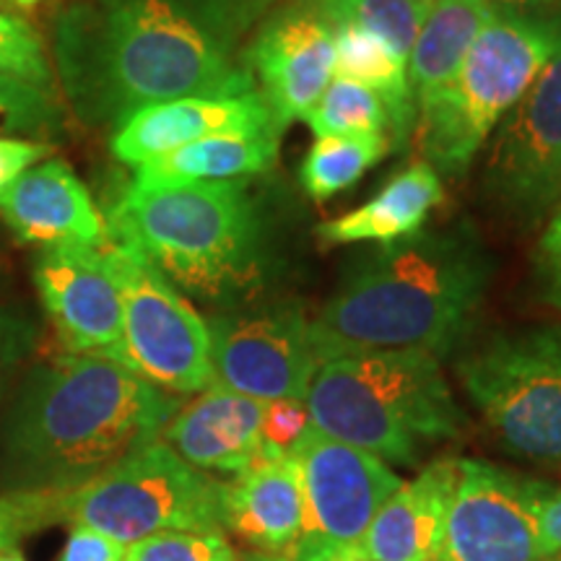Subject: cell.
Wrapping results in <instances>:
<instances>
[{
	"label": "cell",
	"instance_id": "8992f818",
	"mask_svg": "<svg viewBox=\"0 0 561 561\" xmlns=\"http://www.w3.org/2000/svg\"><path fill=\"white\" fill-rule=\"evenodd\" d=\"M559 47L561 16L538 19L494 9L455 79L419 102L426 164L445 178H462Z\"/></svg>",
	"mask_w": 561,
	"mask_h": 561
},
{
	"label": "cell",
	"instance_id": "603a6c76",
	"mask_svg": "<svg viewBox=\"0 0 561 561\" xmlns=\"http://www.w3.org/2000/svg\"><path fill=\"white\" fill-rule=\"evenodd\" d=\"M491 13L494 5L489 0H437L430 5L409 55V81L416 107L455 79Z\"/></svg>",
	"mask_w": 561,
	"mask_h": 561
},
{
	"label": "cell",
	"instance_id": "4fadbf2b",
	"mask_svg": "<svg viewBox=\"0 0 561 561\" xmlns=\"http://www.w3.org/2000/svg\"><path fill=\"white\" fill-rule=\"evenodd\" d=\"M240 62L284 130L333 81L335 30L314 0H284L255 26Z\"/></svg>",
	"mask_w": 561,
	"mask_h": 561
},
{
	"label": "cell",
	"instance_id": "60d3db41",
	"mask_svg": "<svg viewBox=\"0 0 561 561\" xmlns=\"http://www.w3.org/2000/svg\"><path fill=\"white\" fill-rule=\"evenodd\" d=\"M11 3H16L19 9H34V5H39L42 0H11Z\"/></svg>",
	"mask_w": 561,
	"mask_h": 561
},
{
	"label": "cell",
	"instance_id": "d590c367",
	"mask_svg": "<svg viewBox=\"0 0 561 561\" xmlns=\"http://www.w3.org/2000/svg\"><path fill=\"white\" fill-rule=\"evenodd\" d=\"M55 146L37 138H19L11 133H0V191L13 185L21 174L42 164V159L53 157Z\"/></svg>",
	"mask_w": 561,
	"mask_h": 561
},
{
	"label": "cell",
	"instance_id": "484cf974",
	"mask_svg": "<svg viewBox=\"0 0 561 561\" xmlns=\"http://www.w3.org/2000/svg\"><path fill=\"white\" fill-rule=\"evenodd\" d=\"M314 3L322 16L331 21L333 30L351 26L375 34L405 60L430 11L419 0H314Z\"/></svg>",
	"mask_w": 561,
	"mask_h": 561
},
{
	"label": "cell",
	"instance_id": "ac0fdd59",
	"mask_svg": "<svg viewBox=\"0 0 561 561\" xmlns=\"http://www.w3.org/2000/svg\"><path fill=\"white\" fill-rule=\"evenodd\" d=\"M0 219L19 242L37 248H100L107 219L66 161L32 167L0 191Z\"/></svg>",
	"mask_w": 561,
	"mask_h": 561
},
{
	"label": "cell",
	"instance_id": "1f68e13d",
	"mask_svg": "<svg viewBox=\"0 0 561 561\" xmlns=\"http://www.w3.org/2000/svg\"><path fill=\"white\" fill-rule=\"evenodd\" d=\"M58 500L60 494L0 491V551L60 523Z\"/></svg>",
	"mask_w": 561,
	"mask_h": 561
},
{
	"label": "cell",
	"instance_id": "cb8c5ba5",
	"mask_svg": "<svg viewBox=\"0 0 561 561\" xmlns=\"http://www.w3.org/2000/svg\"><path fill=\"white\" fill-rule=\"evenodd\" d=\"M335 79H346L375 91L390 117L392 149L403 146L416 128V100L409 81V60L380 37L351 26L335 30Z\"/></svg>",
	"mask_w": 561,
	"mask_h": 561
},
{
	"label": "cell",
	"instance_id": "4dcf8cb0",
	"mask_svg": "<svg viewBox=\"0 0 561 561\" xmlns=\"http://www.w3.org/2000/svg\"><path fill=\"white\" fill-rule=\"evenodd\" d=\"M62 128V104L58 96L0 76V133L53 136Z\"/></svg>",
	"mask_w": 561,
	"mask_h": 561
},
{
	"label": "cell",
	"instance_id": "4316f807",
	"mask_svg": "<svg viewBox=\"0 0 561 561\" xmlns=\"http://www.w3.org/2000/svg\"><path fill=\"white\" fill-rule=\"evenodd\" d=\"M314 136L356 138V136H390V117L375 91L346 79H333L322 96L305 115Z\"/></svg>",
	"mask_w": 561,
	"mask_h": 561
},
{
	"label": "cell",
	"instance_id": "f1b7e54d",
	"mask_svg": "<svg viewBox=\"0 0 561 561\" xmlns=\"http://www.w3.org/2000/svg\"><path fill=\"white\" fill-rule=\"evenodd\" d=\"M214 37L224 50L237 55L242 39L284 0H174Z\"/></svg>",
	"mask_w": 561,
	"mask_h": 561
},
{
	"label": "cell",
	"instance_id": "d6986e66",
	"mask_svg": "<svg viewBox=\"0 0 561 561\" xmlns=\"http://www.w3.org/2000/svg\"><path fill=\"white\" fill-rule=\"evenodd\" d=\"M458 479V458L430 462L382 504L359 541L369 561H437L447 507Z\"/></svg>",
	"mask_w": 561,
	"mask_h": 561
},
{
	"label": "cell",
	"instance_id": "ee69618b",
	"mask_svg": "<svg viewBox=\"0 0 561 561\" xmlns=\"http://www.w3.org/2000/svg\"><path fill=\"white\" fill-rule=\"evenodd\" d=\"M546 561H561V559H546Z\"/></svg>",
	"mask_w": 561,
	"mask_h": 561
},
{
	"label": "cell",
	"instance_id": "7c38bea8",
	"mask_svg": "<svg viewBox=\"0 0 561 561\" xmlns=\"http://www.w3.org/2000/svg\"><path fill=\"white\" fill-rule=\"evenodd\" d=\"M551 559L533 512L525 476L486 460L458 458L437 561Z\"/></svg>",
	"mask_w": 561,
	"mask_h": 561
},
{
	"label": "cell",
	"instance_id": "9c48e42d",
	"mask_svg": "<svg viewBox=\"0 0 561 561\" xmlns=\"http://www.w3.org/2000/svg\"><path fill=\"white\" fill-rule=\"evenodd\" d=\"M110 268L123 294L117 364L170 396H198L214 385L208 322L128 242L107 234Z\"/></svg>",
	"mask_w": 561,
	"mask_h": 561
},
{
	"label": "cell",
	"instance_id": "836d02e7",
	"mask_svg": "<svg viewBox=\"0 0 561 561\" xmlns=\"http://www.w3.org/2000/svg\"><path fill=\"white\" fill-rule=\"evenodd\" d=\"M533 284L543 305L561 312V201L533 252Z\"/></svg>",
	"mask_w": 561,
	"mask_h": 561
},
{
	"label": "cell",
	"instance_id": "8d00e7d4",
	"mask_svg": "<svg viewBox=\"0 0 561 561\" xmlns=\"http://www.w3.org/2000/svg\"><path fill=\"white\" fill-rule=\"evenodd\" d=\"M525 486L551 559H561V486L538 479H525Z\"/></svg>",
	"mask_w": 561,
	"mask_h": 561
},
{
	"label": "cell",
	"instance_id": "8fae6325",
	"mask_svg": "<svg viewBox=\"0 0 561 561\" xmlns=\"http://www.w3.org/2000/svg\"><path fill=\"white\" fill-rule=\"evenodd\" d=\"M208 322L214 385L255 401H305L320 362L294 301L216 312Z\"/></svg>",
	"mask_w": 561,
	"mask_h": 561
},
{
	"label": "cell",
	"instance_id": "277c9868",
	"mask_svg": "<svg viewBox=\"0 0 561 561\" xmlns=\"http://www.w3.org/2000/svg\"><path fill=\"white\" fill-rule=\"evenodd\" d=\"M107 234L136 248L174 289L219 305L255 291L271 263L268 219L250 180L128 187L110 210Z\"/></svg>",
	"mask_w": 561,
	"mask_h": 561
},
{
	"label": "cell",
	"instance_id": "7402d4cb",
	"mask_svg": "<svg viewBox=\"0 0 561 561\" xmlns=\"http://www.w3.org/2000/svg\"><path fill=\"white\" fill-rule=\"evenodd\" d=\"M278 140L280 130L229 133V136L195 140L191 146H182L167 157L138 167L130 187L140 193H153L201 185V182L250 180L276 164Z\"/></svg>",
	"mask_w": 561,
	"mask_h": 561
},
{
	"label": "cell",
	"instance_id": "d6a6232c",
	"mask_svg": "<svg viewBox=\"0 0 561 561\" xmlns=\"http://www.w3.org/2000/svg\"><path fill=\"white\" fill-rule=\"evenodd\" d=\"M37 348V328L16 310H0V403Z\"/></svg>",
	"mask_w": 561,
	"mask_h": 561
},
{
	"label": "cell",
	"instance_id": "b9f144b4",
	"mask_svg": "<svg viewBox=\"0 0 561 561\" xmlns=\"http://www.w3.org/2000/svg\"><path fill=\"white\" fill-rule=\"evenodd\" d=\"M419 3H424V5H426V9H430V5H434V3H437V0H419Z\"/></svg>",
	"mask_w": 561,
	"mask_h": 561
},
{
	"label": "cell",
	"instance_id": "6da1fadb",
	"mask_svg": "<svg viewBox=\"0 0 561 561\" xmlns=\"http://www.w3.org/2000/svg\"><path fill=\"white\" fill-rule=\"evenodd\" d=\"M60 96L89 128L151 104L255 91L242 62L174 0H70L53 21Z\"/></svg>",
	"mask_w": 561,
	"mask_h": 561
},
{
	"label": "cell",
	"instance_id": "ffe728a7",
	"mask_svg": "<svg viewBox=\"0 0 561 561\" xmlns=\"http://www.w3.org/2000/svg\"><path fill=\"white\" fill-rule=\"evenodd\" d=\"M305 491L289 453L224 483V528L257 553L286 549L305 533Z\"/></svg>",
	"mask_w": 561,
	"mask_h": 561
},
{
	"label": "cell",
	"instance_id": "5b68a950",
	"mask_svg": "<svg viewBox=\"0 0 561 561\" xmlns=\"http://www.w3.org/2000/svg\"><path fill=\"white\" fill-rule=\"evenodd\" d=\"M305 405L314 430L392 466H416L430 447L466 430L439 359L426 351H369L322 362Z\"/></svg>",
	"mask_w": 561,
	"mask_h": 561
},
{
	"label": "cell",
	"instance_id": "3957f363",
	"mask_svg": "<svg viewBox=\"0 0 561 561\" xmlns=\"http://www.w3.org/2000/svg\"><path fill=\"white\" fill-rule=\"evenodd\" d=\"M494 278V257L468 221L377 244L343 273L310 322L318 362L369 351L447 356L471 335Z\"/></svg>",
	"mask_w": 561,
	"mask_h": 561
},
{
	"label": "cell",
	"instance_id": "d4e9b609",
	"mask_svg": "<svg viewBox=\"0 0 561 561\" xmlns=\"http://www.w3.org/2000/svg\"><path fill=\"white\" fill-rule=\"evenodd\" d=\"M390 151L392 140L388 133L356 138L322 136L301 159L299 182L312 201H328L356 185Z\"/></svg>",
	"mask_w": 561,
	"mask_h": 561
},
{
	"label": "cell",
	"instance_id": "ab89813d",
	"mask_svg": "<svg viewBox=\"0 0 561 561\" xmlns=\"http://www.w3.org/2000/svg\"><path fill=\"white\" fill-rule=\"evenodd\" d=\"M0 561H26V557L21 553L19 546H11V549L0 551Z\"/></svg>",
	"mask_w": 561,
	"mask_h": 561
},
{
	"label": "cell",
	"instance_id": "7bdbcfd3",
	"mask_svg": "<svg viewBox=\"0 0 561 561\" xmlns=\"http://www.w3.org/2000/svg\"><path fill=\"white\" fill-rule=\"evenodd\" d=\"M356 561H369V559H364V557H362V559H356Z\"/></svg>",
	"mask_w": 561,
	"mask_h": 561
},
{
	"label": "cell",
	"instance_id": "74e56055",
	"mask_svg": "<svg viewBox=\"0 0 561 561\" xmlns=\"http://www.w3.org/2000/svg\"><path fill=\"white\" fill-rule=\"evenodd\" d=\"M125 543L104 536L100 530L73 525L68 533V541L62 546L58 561H123Z\"/></svg>",
	"mask_w": 561,
	"mask_h": 561
},
{
	"label": "cell",
	"instance_id": "5bb4252c",
	"mask_svg": "<svg viewBox=\"0 0 561 561\" xmlns=\"http://www.w3.org/2000/svg\"><path fill=\"white\" fill-rule=\"evenodd\" d=\"M289 455L305 491V533L335 543L359 546L377 512L403 483L388 462L328 437L312 424Z\"/></svg>",
	"mask_w": 561,
	"mask_h": 561
},
{
	"label": "cell",
	"instance_id": "e0dca14e",
	"mask_svg": "<svg viewBox=\"0 0 561 561\" xmlns=\"http://www.w3.org/2000/svg\"><path fill=\"white\" fill-rule=\"evenodd\" d=\"M263 419V401L210 385L180 405L159 439L203 473L240 476L255 462L286 455L265 445Z\"/></svg>",
	"mask_w": 561,
	"mask_h": 561
},
{
	"label": "cell",
	"instance_id": "30bf717a",
	"mask_svg": "<svg viewBox=\"0 0 561 561\" xmlns=\"http://www.w3.org/2000/svg\"><path fill=\"white\" fill-rule=\"evenodd\" d=\"M481 193L502 219L533 229L561 201V47L500 123Z\"/></svg>",
	"mask_w": 561,
	"mask_h": 561
},
{
	"label": "cell",
	"instance_id": "e575fe53",
	"mask_svg": "<svg viewBox=\"0 0 561 561\" xmlns=\"http://www.w3.org/2000/svg\"><path fill=\"white\" fill-rule=\"evenodd\" d=\"M310 426V413L305 401H273L265 403L263 439L278 453H289L301 434Z\"/></svg>",
	"mask_w": 561,
	"mask_h": 561
},
{
	"label": "cell",
	"instance_id": "9a60e30c",
	"mask_svg": "<svg viewBox=\"0 0 561 561\" xmlns=\"http://www.w3.org/2000/svg\"><path fill=\"white\" fill-rule=\"evenodd\" d=\"M32 280L68 354L121 359L123 294L104 244L39 250Z\"/></svg>",
	"mask_w": 561,
	"mask_h": 561
},
{
	"label": "cell",
	"instance_id": "ba28073f",
	"mask_svg": "<svg viewBox=\"0 0 561 561\" xmlns=\"http://www.w3.org/2000/svg\"><path fill=\"white\" fill-rule=\"evenodd\" d=\"M224 483L157 439L60 494L58 517L68 528L83 525L125 546L172 530L227 533Z\"/></svg>",
	"mask_w": 561,
	"mask_h": 561
},
{
	"label": "cell",
	"instance_id": "2e32d148",
	"mask_svg": "<svg viewBox=\"0 0 561 561\" xmlns=\"http://www.w3.org/2000/svg\"><path fill=\"white\" fill-rule=\"evenodd\" d=\"M261 130L280 128L257 89L234 96H185L130 115L112 133L110 151L117 161L138 170L195 140Z\"/></svg>",
	"mask_w": 561,
	"mask_h": 561
},
{
	"label": "cell",
	"instance_id": "f546056e",
	"mask_svg": "<svg viewBox=\"0 0 561 561\" xmlns=\"http://www.w3.org/2000/svg\"><path fill=\"white\" fill-rule=\"evenodd\" d=\"M242 553L229 543L227 533H157L125 546L123 561H240Z\"/></svg>",
	"mask_w": 561,
	"mask_h": 561
},
{
	"label": "cell",
	"instance_id": "52a82bcc",
	"mask_svg": "<svg viewBox=\"0 0 561 561\" xmlns=\"http://www.w3.org/2000/svg\"><path fill=\"white\" fill-rule=\"evenodd\" d=\"M455 369L504 453L561 462V328L494 331L468 346Z\"/></svg>",
	"mask_w": 561,
	"mask_h": 561
},
{
	"label": "cell",
	"instance_id": "f35d334b",
	"mask_svg": "<svg viewBox=\"0 0 561 561\" xmlns=\"http://www.w3.org/2000/svg\"><path fill=\"white\" fill-rule=\"evenodd\" d=\"M496 11L520 13V16H538V19H559L561 0H489Z\"/></svg>",
	"mask_w": 561,
	"mask_h": 561
},
{
	"label": "cell",
	"instance_id": "7a4b0ae2",
	"mask_svg": "<svg viewBox=\"0 0 561 561\" xmlns=\"http://www.w3.org/2000/svg\"><path fill=\"white\" fill-rule=\"evenodd\" d=\"M180 405L104 356L34 364L0 421V491L68 494L157 442Z\"/></svg>",
	"mask_w": 561,
	"mask_h": 561
},
{
	"label": "cell",
	"instance_id": "44dd1931",
	"mask_svg": "<svg viewBox=\"0 0 561 561\" xmlns=\"http://www.w3.org/2000/svg\"><path fill=\"white\" fill-rule=\"evenodd\" d=\"M445 198L442 178L426 161L398 172L375 198H369L351 214L322 221L314 237L325 244H392L416 234L434 208Z\"/></svg>",
	"mask_w": 561,
	"mask_h": 561
},
{
	"label": "cell",
	"instance_id": "83f0119b",
	"mask_svg": "<svg viewBox=\"0 0 561 561\" xmlns=\"http://www.w3.org/2000/svg\"><path fill=\"white\" fill-rule=\"evenodd\" d=\"M0 76L60 96L55 68L42 34L24 16L0 9Z\"/></svg>",
	"mask_w": 561,
	"mask_h": 561
}]
</instances>
